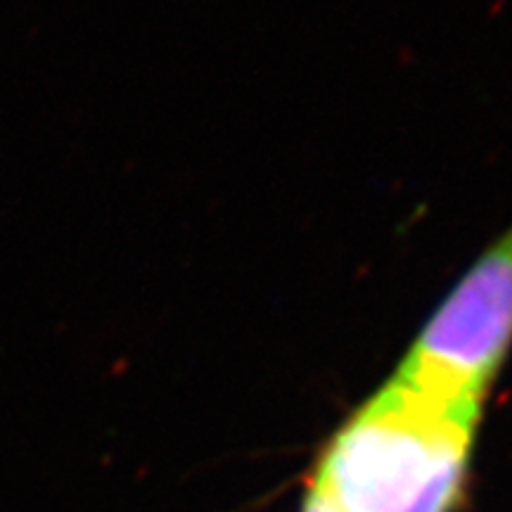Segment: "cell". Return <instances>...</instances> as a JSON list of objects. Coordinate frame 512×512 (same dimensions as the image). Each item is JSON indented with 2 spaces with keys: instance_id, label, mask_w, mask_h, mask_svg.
I'll return each mask as SVG.
<instances>
[{
  "instance_id": "obj_1",
  "label": "cell",
  "mask_w": 512,
  "mask_h": 512,
  "mask_svg": "<svg viewBox=\"0 0 512 512\" xmlns=\"http://www.w3.org/2000/svg\"><path fill=\"white\" fill-rule=\"evenodd\" d=\"M477 420L389 380L332 437L311 484L339 512H453Z\"/></svg>"
},
{
  "instance_id": "obj_2",
  "label": "cell",
  "mask_w": 512,
  "mask_h": 512,
  "mask_svg": "<svg viewBox=\"0 0 512 512\" xmlns=\"http://www.w3.org/2000/svg\"><path fill=\"white\" fill-rule=\"evenodd\" d=\"M512 349V226L467 268L392 377L441 406L479 413Z\"/></svg>"
},
{
  "instance_id": "obj_3",
  "label": "cell",
  "mask_w": 512,
  "mask_h": 512,
  "mask_svg": "<svg viewBox=\"0 0 512 512\" xmlns=\"http://www.w3.org/2000/svg\"><path fill=\"white\" fill-rule=\"evenodd\" d=\"M302 512H339V510L332 505L330 498L325 496L318 486L311 484L309 491H306V501H304Z\"/></svg>"
}]
</instances>
